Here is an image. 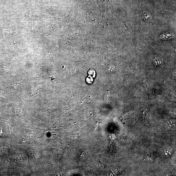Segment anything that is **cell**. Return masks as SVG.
I'll list each match as a JSON object with an SVG mask.
<instances>
[{"mask_svg":"<svg viewBox=\"0 0 176 176\" xmlns=\"http://www.w3.org/2000/svg\"><path fill=\"white\" fill-rule=\"evenodd\" d=\"M2 133V129L1 128H0V135Z\"/></svg>","mask_w":176,"mask_h":176,"instance_id":"6da1fadb","label":"cell"}]
</instances>
